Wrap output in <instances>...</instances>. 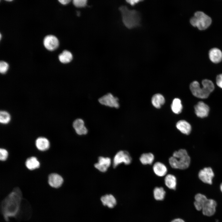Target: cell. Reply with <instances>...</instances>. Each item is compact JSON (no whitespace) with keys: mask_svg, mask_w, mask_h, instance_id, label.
<instances>
[{"mask_svg":"<svg viewBox=\"0 0 222 222\" xmlns=\"http://www.w3.org/2000/svg\"><path fill=\"white\" fill-rule=\"evenodd\" d=\"M23 199L21 190L16 187L2 200L0 204V211L5 221L8 222L10 217L17 219Z\"/></svg>","mask_w":222,"mask_h":222,"instance_id":"obj_1","label":"cell"},{"mask_svg":"<svg viewBox=\"0 0 222 222\" xmlns=\"http://www.w3.org/2000/svg\"><path fill=\"white\" fill-rule=\"evenodd\" d=\"M202 84V87H201L198 81H194L190 84V89L194 96L201 99L207 98L214 89V84L210 80L204 79Z\"/></svg>","mask_w":222,"mask_h":222,"instance_id":"obj_2","label":"cell"},{"mask_svg":"<svg viewBox=\"0 0 222 222\" xmlns=\"http://www.w3.org/2000/svg\"><path fill=\"white\" fill-rule=\"evenodd\" d=\"M190 158L186 150L181 149L175 151L170 157L169 162L173 168L181 170L187 168L190 163Z\"/></svg>","mask_w":222,"mask_h":222,"instance_id":"obj_3","label":"cell"},{"mask_svg":"<svg viewBox=\"0 0 222 222\" xmlns=\"http://www.w3.org/2000/svg\"><path fill=\"white\" fill-rule=\"evenodd\" d=\"M119 9L121 12L123 22L127 28L132 29L140 25L141 16L138 11L129 10L125 6H120Z\"/></svg>","mask_w":222,"mask_h":222,"instance_id":"obj_4","label":"cell"},{"mask_svg":"<svg viewBox=\"0 0 222 222\" xmlns=\"http://www.w3.org/2000/svg\"><path fill=\"white\" fill-rule=\"evenodd\" d=\"M191 24L200 30H204L208 27L212 23L211 18L204 12L198 11L190 19Z\"/></svg>","mask_w":222,"mask_h":222,"instance_id":"obj_5","label":"cell"},{"mask_svg":"<svg viewBox=\"0 0 222 222\" xmlns=\"http://www.w3.org/2000/svg\"><path fill=\"white\" fill-rule=\"evenodd\" d=\"M132 158L129 153L126 151H120L115 156L113 161V166L116 167L122 163L129 165L131 162Z\"/></svg>","mask_w":222,"mask_h":222,"instance_id":"obj_6","label":"cell"},{"mask_svg":"<svg viewBox=\"0 0 222 222\" xmlns=\"http://www.w3.org/2000/svg\"><path fill=\"white\" fill-rule=\"evenodd\" d=\"M98 101L101 104L111 107L118 109L119 107L118 99L111 93H108L100 98Z\"/></svg>","mask_w":222,"mask_h":222,"instance_id":"obj_7","label":"cell"},{"mask_svg":"<svg viewBox=\"0 0 222 222\" xmlns=\"http://www.w3.org/2000/svg\"><path fill=\"white\" fill-rule=\"evenodd\" d=\"M214 176V172L210 167L204 168L199 171L198 174L199 178L202 181L209 184L212 183Z\"/></svg>","mask_w":222,"mask_h":222,"instance_id":"obj_8","label":"cell"},{"mask_svg":"<svg viewBox=\"0 0 222 222\" xmlns=\"http://www.w3.org/2000/svg\"><path fill=\"white\" fill-rule=\"evenodd\" d=\"M44 47L48 50L52 51L56 49L59 45L58 39L55 36L49 35L45 37L43 41Z\"/></svg>","mask_w":222,"mask_h":222,"instance_id":"obj_9","label":"cell"},{"mask_svg":"<svg viewBox=\"0 0 222 222\" xmlns=\"http://www.w3.org/2000/svg\"><path fill=\"white\" fill-rule=\"evenodd\" d=\"M216 203L215 200L208 199L202 210L203 214L209 216H212L216 212Z\"/></svg>","mask_w":222,"mask_h":222,"instance_id":"obj_10","label":"cell"},{"mask_svg":"<svg viewBox=\"0 0 222 222\" xmlns=\"http://www.w3.org/2000/svg\"><path fill=\"white\" fill-rule=\"evenodd\" d=\"M195 112L198 117L204 118L207 117L209 111V106L202 101H199L195 106Z\"/></svg>","mask_w":222,"mask_h":222,"instance_id":"obj_11","label":"cell"},{"mask_svg":"<svg viewBox=\"0 0 222 222\" xmlns=\"http://www.w3.org/2000/svg\"><path fill=\"white\" fill-rule=\"evenodd\" d=\"M63 179L59 175L56 173L50 174L48 177V183L51 187L58 188L60 187L63 183Z\"/></svg>","mask_w":222,"mask_h":222,"instance_id":"obj_12","label":"cell"},{"mask_svg":"<svg viewBox=\"0 0 222 222\" xmlns=\"http://www.w3.org/2000/svg\"><path fill=\"white\" fill-rule=\"evenodd\" d=\"M111 159L109 158L100 157L98 162L94 165L95 167L101 172H105L111 164Z\"/></svg>","mask_w":222,"mask_h":222,"instance_id":"obj_13","label":"cell"},{"mask_svg":"<svg viewBox=\"0 0 222 222\" xmlns=\"http://www.w3.org/2000/svg\"><path fill=\"white\" fill-rule=\"evenodd\" d=\"M73 126L76 133L80 135L87 134L88 130L84 125V121L80 118L75 120L73 123Z\"/></svg>","mask_w":222,"mask_h":222,"instance_id":"obj_14","label":"cell"},{"mask_svg":"<svg viewBox=\"0 0 222 222\" xmlns=\"http://www.w3.org/2000/svg\"><path fill=\"white\" fill-rule=\"evenodd\" d=\"M177 128L182 133L186 135L189 134L191 131V127L190 124L184 120L179 121L176 124Z\"/></svg>","mask_w":222,"mask_h":222,"instance_id":"obj_15","label":"cell"},{"mask_svg":"<svg viewBox=\"0 0 222 222\" xmlns=\"http://www.w3.org/2000/svg\"><path fill=\"white\" fill-rule=\"evenodd\" d=\"M209 55L210 60L215 63L220 62L222 60V52L216 48L211 49L209 51Z\"/></svg>","mask_w":222,"mask_h":222,"instance_id":"obj_16","label":"cell"},{"mask_svg":"<svg viewBox=\"0 0 222 222\" xmlns=\"http://www.w3.org/2000/svg\"><path fill=\"white\" fill-rule=\"evenodd\" d=\"M153 168L154 173L159 177L165 175L167 172V169L166 166L160 162H155L154 164Z\"/></svg>","mask_w":222,"mask_h":222,"instance_id":"obj_17","label":"cell"},{"mask_svg":"<svg viewBox=\"0 0 222 222\" xmlns=\"http://www.w3.org/2000/svg\"><path fill=\"white\" fill-rule=\"evenodd\" d=\"M35 144L37 148L39 150L42 151L48 150L50 146L49 140L43 137L38 138L35 141Z\"/></svg>","mask_w":222,"mask_h":222,"instance_id":"obj_18","label":"cell"},{"mask_svg":"<svg viewBox=\"0 0 222 222\" xmlns=\"http://www.w3.org/2000/svg\"><path fill=\"white\" fill-rule=\"evenodd\" d=\"M195 207L197 210L200 211L202 210L204 204L208 199L204 195L198 193L195 196Z\"/></svg>","mask_w":222,"mask_h":222,"instance_id":"obj_19","label":"cell"},{"mask_svg":"<svg viewBox=\"0 0 222 222\" xmlns=\"http://www.w3.org/2000/svg\"><path fill=\"white\" fill-rule=\"evenodd\" d=\"M101 200L103 205L110 208H113L116 204L115 198L111 194L106 195L102 196Z\"/></svg>","mask_w":222,"mask_h":222,"instance_id":"obj_20","label":"cell"},{"mask_svg":"<svg viewBox=\"0 0 222 222\" xmlns=\"http://www.w3.org/2000/svg\"><path fill=\"white\" fill-rule=\"evenodd\" d=\"M165 183L169 188L175 190L177 185L176 177L173 175L169 174L167 175L164 179Z\"/></svg>","mask_w":222,"mask_h":222,"instance_id":"obj_21","label":"cell"},{"mask_svg":"<svg viewBox=\"0 0 222 222\" xmlns=\"http://www.w3.org/2000/svg\"><path fill=\"white\" fill-rule=\"evenodd\" d=\"M151 102L155 107L159 109L164 104L165 99L162 95L157 93L154 95L152 97Z\"/></svg>","mask_w":222,"mask_h":222,"instance_id":"obj_22","label":"cell"},{"mask_svg":"<svg viewBox=\"0 0 222 222\" xmlns=\"http://www.w3.org/2000/svg\"><path fill=\"white\" fill-rule=\"evenodd\" d=\"M25 165L28 169L32 170L38 168L40 164L36 158L31 157L27 159L25 162Z\"/></svg>","mask_w":222,"mask_h":222,"instance_id":"obj_23","label":"cell"},{"mask_svg":"<svg viewBox=\"0 0 222 222\" xmlns=\"http://www.w3.org/2000/svg\"><path fill=\"white\" fill-rule=\"evenodd\" d=\"M154 157L151 153L142 154L139 158L141 163L143 165L151 164L154 161Z\"/></svg>","mask_w":222,"mask_h":222,"instance_id":"obj_24","label":"cell"},{"mask_svg":"<svg viewBox=\"0 0 222 222\" xmlns=\"http://www.w3.org/2000/svg\"><path fill=\"white\" fill-rule=\"evenodd\" d=\"M58 58L61 63L63 64H67L72 61V56L70 51L65 50L59 55Z\"/></svg>","mask_w":222,"mask_h":222,"instance_id":"obj_25","label":"cell"},{"mask_svg":"<svg viewBox=\"0 0 222 222\" xmlns=\"http://www.w3.org/2000/svg\"><path fill=\"white\" fill-rule=\"evenodd\" d=\"M171 109L172 111L175 114H178L181 113L183 106L180 99L175 98L173 100L171 105Z\"/></svg>","mask_w":222,"mask_h":222,"instance_id":"obj_26","label":"cell"},{"mask_svg":"<svg viewBox=\"0 0 222 222\" xmlns=\"http://www.w3.org/2000/svg\"><path fill=\"white\" fill-rule=\"evenodd\" d=\"M166 192L162 187H156L153 191L154 199L157 200H162L165 197Z\"/></svg>","mask_w":222,"mask_h":222,"instance_id":"obj_27","label":"cell"},{"mask_svg":"<svg viewBox=\"0 0 222 222\" xmlns=\"http://www.w3.org/2000/svg\"><path fill=\"white\" fill-rule=\"evenodd\" d=\"M10 116L7 112L1 111L0 113V122L3 124H7L10 120Z\"/></svg>","mask_w":222,"mask_h":222,"instance_id":"obj_28","label":"cell"},{"mask_svg":"<svg viewBox=\"0 0 222 222\" xmlns=\"http://www.w3.org/2000/svg\"><path fill=\"white\" fill-rule=\"evenodd\" d=\"M9 68L8 63L4 61H1L0 62V72L2 74H5Z\"/></svg>","mask_w":222,"mask_h":222,"instance_id":"obj_29","label":"cell"},{"mask_svg":"<svg viewBox=\"0 0 222 222\" xmlns=\"http://www.w3.org/2000/svg\"><path fill=\"white\" fill-rule=\"evenodd\" d=\"M87 1L86 0H74L73 3L76 7H81L86 6Z\"/></svg>","mask_w":222,"mask_h":222,"instance_id":"obj_30","label":"cell"},{"mask_svg":"<svg viewBox=\"0 0 222 222\" xmlns=\"http://www.w3.org/2000/svg\"><path fill=\"white\" fill-rule=\"evenodd\" d=\"M8 156V152L5 149L1 148L0 150V159L1 161L6 160Z\"/></svg>","mask_w":222,"mask_h":222,"instance_id":"obj_31","label":"cell"},{"mask_svg":"<svg viewBox=\"0 0 222 222\" xmlns=\"http://www.w3.org/2000/svg\"><path fill=\"white\" fill-rule=\"evenodd\" d=\"M216 81V84L218 86L222 88V74L217 76Z\"/></svg>","mask_w":222,"mask_h":222,"instance_id":"obj_32","label":"cell"},{"mask_svg":"<svg viewBox=\"0 0 222 222\" xmlns=\"http://www.w3.org/2000/svg\"><path fill=\"white\" fill-rule=\"evenodd\" d=\"M126 2L129 3L130 5L132 6H134L136 3H138L139 2H141V0H126Z\"/></svg>","mask_w":222,"mask_h":222,"instance_id":"obj_33","label":"cell"},{"mask_svg":"<svg viewBox=\"0 0 222 222\" xmlns=\"http://www.w3.org/2000/svg\"><path fill=\"white\" fill-rule=\"evenodd\" d=\"M59 2L61 4L66 5L68 3L71 1L70 0H59Z\"/></svg>","mask_w":222,"mask_h":222,"instance_id":"obj_34","label":"cell"},{"mask_svg":"<svg viewBox=\"0 0 222 222\" xmlns=\"http://www.w3.org/2000/svg\"><path fill=\"white\" fill-rule=\"evenodd\" d=\"M171 222H185L183 219L180 218H176L172 220Z\"/></svg>","mask_w":222,"mask_h":222,"instance_id":"obj_35","label":"cell"},{"mask_svg":"<svg viewBox=\"0 0 222 222\" xmlns=\"http://www.w3.org/2000/svg\"><path fill=\"white\" fill-rule=\"evenodd\" d=\"M220 189L221 191L222 192V183H221V184L220 185Z\"/></svg>","mask_w":222,"mask_h":222,"instance_id":"obj_36","label":"cell"},{"mask_svg":"<svg viewBox=\"0 0 222 222\" xmlns=\"http://www.w3.org/2000/svg\"><path fill=\"white\" fill-rule=\"evenodd\" d=\"M6 1L10 2V1H12V0H6Z\"/></svg>","mask_w":222,"mask_h":222,"instance_id":"obj_37","label":"cell"}]
</instances>
